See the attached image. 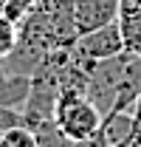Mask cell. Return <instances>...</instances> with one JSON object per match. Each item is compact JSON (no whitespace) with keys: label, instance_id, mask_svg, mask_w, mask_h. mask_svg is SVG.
Returning <instances> with one entry per match:
<instances>
[{"label":"cell","instance_id":"6da1fadb","mask_svg":"<svg viewBox=\"0 0 141 147\" xmlns=\"http://www.w3.org/2000/svg\"><path fill=\"white\" fill-rule=\"evenodd\" d=\"M54 125L68 142H82L102 127V110L85 91H59L54 102Z\"/></svg>","mask_w":141,"mask_h":147},{"label":"cell","instance_id":"7a4b0ae2","mask_svg":"<svg viewBox=\"0 0 141 147\" xmlns=\"http://www.w3.org/2000/svg\"><path fill=\"white\" fill-rule=\"evenodd\" d=\"M124 51V37H122V26H119V17L93 28V31H85V34L76 37L73 42V57L76 62H82L85 68H93L105 59H113Z\"/></svg>","mask_w":141,"mask_h":147},{"label":"cell","instance_id":"3957f363","mask_svg":"<svg viewBox=\"0 0 141 147\" xmlns=\"http://www.w3.org/2000/svg\"><path fill=\"white\" fill-rule=\"evenodd\" d=\"M0 147H40L37 133L26 125H14V127L0 133Z\"/></svg>","mask_w":141,"mask_h":147},{"label":"cell","instance_id":"277c9868","mask_svg":"<svg viewBox=\"0 0 141 147\" xmlns=\"http://www.w3.org/2000/svg\"><path fill=\"white\" fill-rule=\"evenodd\" d=\"M34 6H37V0H0V17H6L9 23L20 26L34 11Z\"/></svg>","mask_w":141,"mask_h":147},{"label":"cell","instance_id":"5b68a950","mask_svg":"<svg viewBox=\"0 0 141 147\" xmlns=\"http://www.w3.org/2000/svg\"><path fill=\"white\" fill-rule=\"evenodd\" d=\"M17 37H20L17 26L9 23L6 17H0V59H6V57L17 48Z\"/></svg>","mask_w":141,"mask_h":147},{"label":"cell","instance_id":"8992f818","mask_svg":"<svg viewBox=\"0 0 141 147\" xmlns=\"http://www.w3.org/2000/svg\"><path fill=\"white\" fill-rule=\"evenodd\" d=\"M14 125H23V113L14 108H6V105H0V133L9 127H14Z\"/></svg>","mask_w":141,"mask_h":147},{"label":"cell","instance_id":"52a82bcc","mask_svg":"<svg viewBox=\"0 0 141 147\" xmlns=\"http://www.w3.org/2000/svg\"><path fill=\"white\" fill-rule=\"evenodd\" d=\"M110 147H130V144H127V139H122V142H113Z\"/></svg>","mask_w":141,"mask_h":147}]
</instances>
